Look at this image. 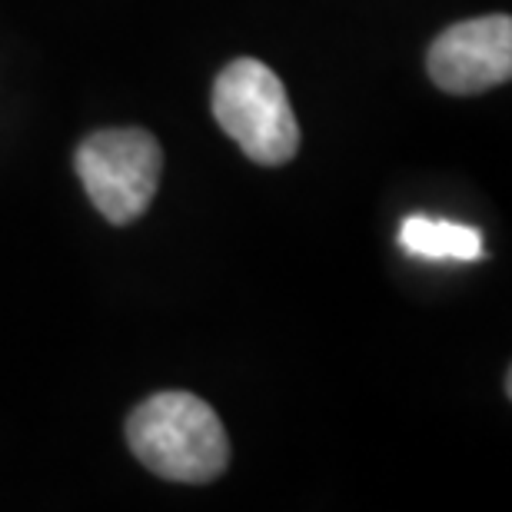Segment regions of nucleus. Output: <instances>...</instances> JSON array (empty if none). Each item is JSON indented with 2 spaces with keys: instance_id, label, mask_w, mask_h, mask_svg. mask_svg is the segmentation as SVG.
Returning a JSON list of instances; mask_svg holds the SVG:
<instances>
[{
  "instance_id": "nucleus-1",
  "label": "nucleus",
  "mask_w": 512,
  "mask_h": 512,
  "mask_svg": "<svg viewBox=\"0 0 512 512\" xmlns=\"http://www.w3.org/2000/svg\"><path fill=\"white\" fill-rule=\"evenodd\" d=\"M127 443L153 476L203 486L227 473L230 439L217 409L200 396L167 389L127 416Z\"/></svg>"
},
{
  "instance_id": "nucleus-2",
  "label": "nucleus",
  "mask_w": 512,
  "mask_h": 512,
  "mask_svg": "<svg viewBox=\"0 0 512 512\" xmlns=\"http://www.w3.org/2000/svg\"><path fill=\"white\" fill-rule=\"evenodd\" d=\"M213 117L263 167H283L300 150V124L280 77L253 57L223 67L213 84Z\"/></svg>"
},
{
  "instance_id": "nucleus-3",
  "label": "nucleus",
  "mask_w": 512,
  "mask_h": 512,
  "mask_svg": "<svg viewBox=\"0 0 512 512\" xmlns=\"http://www.w3.org/2000/svg\"><path fill=\"white\" fill-rule=\"evenodd\" d=\"M160 167V143L140 127L90 133L77 147L80 183L90 203L117 227L147 213L160 187Z\"/></svg>"
},
{
  "instance_id": "nucleus-5",
  "label": "nucleus",
  "mask_w": 512,
  "mask_h": 512,
  "mask_svg": "<svg viewBox=\"0 0 512 512\" xmlns=\"http://www.w3.org/2000/svg\"><path fill=\"white\" fill-rule=\"evenodd\" d=\"M399 247L419 260H459L473 263L483 260V237L473 227L453 220H433V217H413L403 220L399 227Z\"/></svg>"
},
{
  "instance_id": "nucleus-4",
  "label": "nucleus",
  "mask_w": 512,
  "mask_h": 512,
  "mask_svg": "<svg viewBox=\"0 0 512 512\" xmlns=\"http://www.w3.org/2000/svg\"><path fill=\"white\" fill-rule=\"evenodd\" d=\"M426 70L439 90L453 97H473L512 77V20L489 14L459 20L433 40Z\"/></svg>"
}]
</instances>
